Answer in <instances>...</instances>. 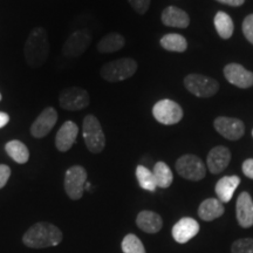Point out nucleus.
<instances>
[{"mask_svg": "<svg viewBox=\"0 0 253 253\" xmlns=\"http://www.w3.org/2000/svg\"><path fill=\"white\" fill-rule=\"evenodd\" d=\"M48 55V34L43 27H34L28 34L24 46V56L27 65L32 68H39L45 65Z\"/></svg>", "mask_w": 253, "mask_h": 253, "instance_id": "obj_1", "label": "nucleus"}, {"mask_svg": "<svg viewBox=\"0 0 253 253\" xmlns=\"http://www.w3.org/2000/svg\"><path fill=\"white\" fill-rule=\"evenodd\" d=\"M62 232L48 221H39L32 225L23 237V243L32 249H45L61 243Z\"/></svg>", "mask_w": 253, "mask_h": 253, "instance_id": "obj_2", "label": "nucleus"}, {"mask_svg": "<svg viewBox=\"0 0 253 253\" xmlns=\"http://www.w3.org/2000/svg\"><path fill=\"white\" fill-rule=\"evenodd\" d=\"M82 136L87 149L93 154L102 153L106 147V136L99 120L94 115H87L82 122Z\"/></svg>", "mask_w": 253, "mask_h": 253, "instance_id": "obj_3", "label": "nucleus"}, {"mask_svg": "<svg viewBox=\"0 0 253 253\" xmlns=\"http://www.w3.org/2000/svg\"><path fill=\"white\" fill-rule=\"evenodd\" d=\"M137 71V62L130 58L113 60L102 66L100 75L108 82H119L131 78Z\"/></svg>", "mask_w": 253, "mask_h": 253, "instance_id": "obj_4", "label": "nucleus"}, {"mask_svg": "<svg viewBox=\"0 0 253 253\" xmlns=\"http://www.w3.org/2000/svg\"><path fill=\"white\" fill-rule=\"evenodd\" d=\"M176 171L189 181H202L207 175V167L196 155H183L176 161Z\"/></svg>", "mask_w": 253, "mask_h": 253, "instance_id": "obj_5", "label": "nucleus"}, {"mask_svg": "<svg viewBox=\"0 0 253 253\" xmlns=\"http://www.w3.org/2000/svg\"><path fill=\"white\" fill-rule=\"evenodd\" d=\"M86 183L87 171L84 167L73 166L66 171L63 186H65L66 194L73 201H78L82 197Z\"/></svg>", "mask_w": 253, "mask_h": 253, "instance_id": "obj_6", "label": "nucleus"}, {"mask_svg": "<svg viewBox=\"0 0 253 253\" xmlns=\"http://www.w3.org/2000/svg\"><path fill=\"white\" fill-rule=\"evenodd\" d=\"M184 86L197 97H211L219 90V84L214 79L201 74H189L185 77Z\"/></svg>", "mask_w": 253, "mask_h": 253, "instance_id": "obj_7", "label": "nucleus"}, {"mask_svg": "<svg viewBox=\"0 0 253 253\" xmlns=\"http://www.w3.org/2000/svg\"><path fill=\"white\" fill-rule=\"evenodd\" d=\"M153 115L157 122L166 126H172L181 122L183 119V109L175 101L164 99L158 101L153 108Z\"/></svg>", "mask_w": 253, "mask_h": 253, "instance_id": "obj_8", "label": "nucleus"}, {"mask_svg": "<svg viewBox=\"0 0 253 253\" xmlns=\"http://www.w3.org/2000/svg\"><path fill=\"white\" fill-rule=\"evenodd\" d=\"M89 94L80 87L65 88L59 95L60 107L66 110H81L89 106Z\"/></svg>", "mask_w": 253, "mask_h": 253, "instance_id": "obj_9", "label": "nucleus"}, {"mask_svg": "<svg viewBox=\"0 0 253 253\" xmlns=\"http://www.w3.org/2000/svg\"><path fill=\"white\" fill-rule=\"evenodd\" d=\"M91 42V36L87 30H80L72 33L62 46V54L66 58L74 59L84 54Z\"/></svg>", "mask_w": 253, "mask_h": 253, "instance_id": "obj_10", "label": "nucleus"}, {"mask_svg": "<svg viewBox=\"0 0 253 253\" xmlns=\"http://www.w3.org/2000/svg\"><path fill=\"white\" fill-rule=\"evenodd\" d=\"M213 126L218 134L229 141H238L245 134L244 122L236 118L219 116L214 120Z\"/></svg>", "mask_w": 253, "mask_h": 253, "instance_id": "obj_11", "label": "nucleus"}, {"mask_svg": "<svg viewBox=\"0 0 253 253\" xmlns=\"http://www.w3.org/2000/svg\"><path fill=\"white\" fill-rule=\"evenodd\" d=\"M58 121V113L53 107H47L31 126V134L36 138L45 137L52 131Z\"/></svg>", "mask_w": 253, "mask_h": 253, "instance_id": "obj_12", "label": "nucleus"}, {"mask_svg": "<svg viewBox=\"0 0 253 253\" xmlns=\"http://www.w3.org/2000/svg\"><path fill=\"white\" fill-rule=\"evenodd\" d=\"M224 77L231 84L246 89L253 86V73L239 63H229L224 68Z\"/></svg>", "mask_w": 253, "mask_h": 253, "instance_id": "obj_13", "label": "nucleus"}, {"mask_svg": "<svg viewBox=\"0 0 253 253\" xmlns=\"http://www.w3.org/2000/svg\"><path fill=\"white\" fill-rule=\"evenodd\" d=\"M231 161V153L226 147L218 145L210 150L207 158V166L209 171L213 175L223 172L229 166Z\"/></svg>", "mask_w": 253, "mask_h": 253, "instance_id": "obj_14", "label": "nucleus"}, {"mask_svg": "<svg viewBox=\"0 0 253 253\" xmlns=\"http://www.w3.org/2000/svg\"><path fill=\"white\" fill-rule=\"evenodd\" d=\"M199 232V224L190 217L179 219L172 227V237L179 244H185L190 239L197 236Z\"/></svg>", "mask_w": 253, "mask_h": 253, "instance_id": "obj_15", "label": "nucleus"}, {"mask_svg": "<svg viewBox=\"0 0 253 253\" xmlns=\"http://www.w3.org/2000/svg\"><path fill=\"white\" fill-rule=\"evenodd\" d=\"M79 128L74 122L67 121L61 126L55 137V147L61 153H66L77 141Z\"/></svg>", "mask_w": 253, "mask_h": 253, "instance_id": "obj_16", "label": "nucleus"}, {"mask_svg": "<svg viewBox=\"0 0 253 253\" xmlns=\"http://www.w3.org/2000/svg\"><path fill=\"white\" fill-rule=\"evenodd\" d=\"M237 220L239 225L249 229L253 225V201L249 192H242L237 199Z\"/></svg>", "mask_w": 253, "mask_h": 253, "instance_id": "obj_17", "label": "nucleus"}, {"mask_svg": "<svg viewBox=\"0 0 253 253\" xmlns=\"http://www.w3.org/2000/svg\"><path fill=\"white\" fill-rule=\"evenodd\" d=\"M161 20L166 26L186 28L190 25V18L188 13L183 9L175 7V6H168L163 9Z\"/></svg>", "mask_w": 253, "mask_h": 253, "instance_id": "obj_18", "label": "nucleus"}, {"mask_svg": "<svg viewBox=\"0 0 253 253\" xmlns=\"http://www.w3.org/2000/svg\"><path fill=\"white\" fill-rule=\"evenodd\" d=\"M240 184V178L238 176H225L221 177L214 186L217 198L221 203H229L232 199V196Z\"/></svg>", "mask_w": 253, "mask_h": 253, "instance_id": "obj_19", "label": "nucleus"}, {"mask_svg": "<svg viewBox=\"0 0 253 253\" xmlns=\"http://www.w3.org/2000/svg\"><path fill=\"white\" fill-rule=\"evenodd\" d=\"M136 224H137L138 229H141L147 233L154 235V233L160 232L161 229H162L163 220L162 217L158 213L154 212V211L144 210L137 214Z\"/></svg>", "mask_w": 253, "mask_h": 253, "instance_id": "obj_20", "label": "nucleus"}, {"mask_svg": "<svg viewBox=\"0 0 253 253\" xmlns=\"http://www.w3.org/2000/svg\"><path fill=\"white\" fill-rule=\"evenodd\" d=\"M224 214V205L218 198H208L198 208V216L205 221L217 219Z\"/></svg>", "mask_w": 253, "mask_h": 253, "instance_id": "obj_21", "label": "nucleus"}, {"mask_svg": "<svg viewBox=\"0 0 253 253\" xmlns=\"http://www.w3.org/2000/svg\"><path fill=\"white\" fill-rule=\"evenodd\" d=\"M126 45V40L122 34L109 33L99 41L96 48L100 53H114L122 49Z\"/></svg>", "mask_w": 253, "mask_h": 253, "instance_id": "obj_22", "label": "nucleus"}, {"mask_svg": "<svg viewBox=\"0 0 253 253\" xmlns=\"http://www.w3.org/2000/svg\"><path fill=\"white\" fill-rule=\"evenodd\" d=\"M6 153L14 162L19 164H25L30 160V150L21 141L13 140L5 144Z\"/></svg>", "mask_w": 253, "mask_h": 253, "instance_id": "obj_23", "label": "nucleus"}, {"mask_svg": "<svg viewBox=\"0 0 253 253\" xmlns=\"http://www.w3.org/2000/svg\"><path fill=\"white\" fill-rule=\"evenodd\" d=\"M213 24L217 33L219 34L221 39H230L232 37L233 31H235V25H233V21L230 15L225 12H217L216 15H214Z\"/></svg>", "mask_w": 253, "mask_h": 253, "instance_id": "obj_24", "label": "nucleus"}, {"mask_svg": "<svg viewBox=\"0 0 253 253\" xmlns=\"http://www.w3.org/2000/svg\"><path fill=\"white\" fill-rule=\"evenodd\" d=\"M161 46L164 49L169 50V52H176V53H183L188 48V41L181 34L177 33H169L162 37L161 39Z\"/></svg>", "mask_w": 253, "mask_h": 253, "instance_id": "obj_25", "label": "nucleus"}, {"mask_svg": "<svg viewBox=\"0 0 253 253\" xmlns=\"http://www.w3.org/2000/svg\"><path fill=\"white\" fill-rule=\"evenodd\" d=\"M153 173L158 188L167 189L172 184L173 175L171 169H170L167 163L157 162L154 167Z\"/></svg>", "mask_w": 253, "mask_h": 253, "instance_id": "obj_26", "label": "nucleus"}, {"mask_svg": "<svg viewBox=\"0 0 253 253\" xmlns=\"http://www.w3.org/2000/svg\"><path fill=\"white\" fill-rule=\"evenodd\" d=\"M136 178H137L138 184H140L142 189L151 192L156 190L157 185L156 181H155L154 173L144 166H138L136 168Z\"/></svg>", "mask_w": 253, "mask_h": 253, "instance_id": "obj_27", "label": "nucleus"}, {"mask_svg": "<svg viewBox=\"0 0 253 253\" xmlns=\"http://www.w3.org/2000/svg\"><path fill=\"white\" fill-rule=\"evenodd\" d=\"M123 253H145L143 243L135 235H126L122 240Z\"/></svg>", "mask_w": 253, "mask_h": 253, "instance_id": "obj_28", "label": "nucleus"}, {"mask_svg": "<svg viewBox=\"0 0 253 253\" xmlns=\"http://www.w3.org/2000/svg\"><path fill=\"white\" fill-rule=\"evenodd\" d=\"M232 253H253V239L243 238L238 239L231 246Z\"/></svg>", "mask_w": 253, "mask_h": 253, "instance_id": "obj_29", "label": "nucleus"}, {"mask_svg": "<svg viewBox=\"0 0 253 253\" xmlns=\"http://www.w3.org/2000/svg\"><path fill=\"white\" fill-rule=\"evenodd\" d=\"M242 30L249 42H251L253 45V13L249 14L248 17L244 19Z\"/></svg>", "mask_w": 253, "mask_h": 253, "instance_id": "obj_30", "label": "nucleus"}, {"mask_svg": "<svg viewBox=\"0 0 253 253\" xmlns=\"http://www.w3.org/2000/svg\"><path fill=\"white\" fill-rule=\"evenodd\" d=\"M150 1L151 0H128L129 4L134 8V11L137 12L138 14L147 13V11L149 9Z\"/></svg>", "mask_w": 253, "mask_h": 253, "instance_id": "obj_31", "label": "nucleus"}, {"mask_svg": "<svg viewBox=\"0 0 253 253\" xmlns=\"http://www.w3.org/2000/svg\"><path fill=\"white\" fill-rule=\"evenodd\" d=\"M11 177V168L6 164H0V189H2Z\"/></svg>", "mask_w": 253, "mask_h": 253, "instance_id": "obj_32", "label": "nucleus"}, {"mask_svg": "<svg viewBox=\"0 0 253 253\" xmlns=\"http://www.w3.org/2000/svg\"><path fill=\"white\" fill-rule=\"evenodd\" d=\"M242 170L246 177L253 179V158H248V160L244 161L242 166Z\"/></svg>", "mask_w": 253, "mask_h": 253, "instance_id": "obj_33", "label": "nucleus"}, {"mask_svg": "<svg viewBox=\"0 0 253 253\" xmlns=\"http://www.w3.org/2000/svg\"><path fill=\"white\" fill-rule=\"evenodd\" d=\"M220 4H225L229 6H233V7H238V6H242L245 2V0H217Z\"/></svg>", "mask_w": 253, "mask_h": 253, "instance_id": "obj_34", "label": "nucleus"}, {"mask_svg": "<svg viewBox=\"0 0 253 253\" xmlns=\"http://www.w3.org/2000/svg\"><path fill=\"white\" fill-rule=\"evenodd\" d=\"M9 122V115L4 112H0V129L4 128V126Z\"/></svg>", "mask_w": 253, "mask_h": 253, "instance_id": "obj_35", "label": "nucleus"}, {"mask_svg": "<svg viewBox=\"0 0 253 253\" xmlns=\"http://www.w3.org/2000/svg\"><path fill=\"white\" fill-rule=\"evenodd\" d=\"M90 189V183H86V185H84V190H89Z\"/></svg>", "mask_w": 253, "mask_h": 253, "instance_id": "obj_36", "label": "nucleus"}, {"mask_svg": "<svg viewBox=\"0 0 253 253\" xmlns=\"http://www.w3.org/2000/svg\"><path fill=\"white\" fill-rule=\"evenodd\" d=\"M0 101H1V94H0Z\"/></svg>", "mask_w": 253, "mask_h": 253, "instance_id": "obj_37", "label": "nucleus"}, {"mask_svg": "<svg viewBox=\"0 0 253 253\" xmlns=\"http://www.w3.org/2000/svg\"><path fill=\"white\" fill-rule=\"evenodd\" d=\"M252 136H253V130H252Z\"/></svg>", "mask_w": 253, "mask_h": 253, "instance_id": "obj_38", "label": "nucleus"}]
</instances>
